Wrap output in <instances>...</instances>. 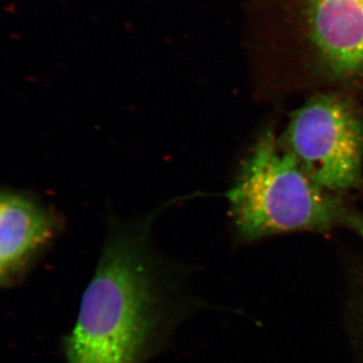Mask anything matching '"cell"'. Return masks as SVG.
Here are the masks:
<instances>
[{"label": "cell", "instance_id": "cell-5", "mask_svg": "<svg viewBox=\"0 0 363 363\" xmlns=\"http://www.w3.org/2000/svg\"><path fill=\"white\" fill-rule=\"evenodd\" d=\"M62 219L56 210L23 191L6 189L0 198V283H21L56 240Z\"/></svg>", "mask_w": 363, "mask_h": 363}, {"label": "cell", "instance_id": "cell-6", "mask_svg": "<svg viewBox=\"0 0 363 363\" xmlns=\"http://www.w3.org/2000/svg\"><path fill=\"white\" fill-rule=\"evenodd\" d=\"M347 314L353 348L360 363H363V255L357 260L350 274Z\"/></svg>", "mask_w": 363, "mask_h": 363}, {"label": "cell", "instance_id": "cell-4", "mask_svg": "<svg viewBox=\"0 0 363 363\" xmlns=\"http://www.w3.org/2000/svg\"><path fill=\"white\" fill-rule=\"evenodd\" d=\"M281 147L320 187L347 196L363 187V107L345 91H316L291 114Z\"/></svg>", "mask_w": 363, "mask_h": 363}, {"label": "cell", "instance_id": "cell-1", "mask_svg": "<svg viewBox=\"0 0 363 363\" xmlns=\"http://www.w3.org/2000/svg\"><path fill=\"white\" fill-rule=\"evenodd\" d=\"M160 211L130 221L109 219L96 269L64 340L67 363L147 362L199 308L184 290L183 269L152 243Z\"/></svg>", "mask_w": 363, "mask_h": 363}, {"label": "cell", "instance_id": "cell-3", "mask_svg": "<svg viewBox=\"0 0 363 363\" xmlns=\"http://www.w3.org/2000/svg\"><path fill=\"white\" fill-rule=\"evenodd\" d=\"M290 89L363 95V0H281Z\"/></svg>", "mask_w": 363, "mask_h": 363}, {"label": "cell", "instance_id": "cell-2", "mask_svg": "<svg viewBox=\"0 0 363 363\" xmlns=\"http://www.w3.org/2000/svg\"><path fill=\"white\" fill-rule=\"evenodd\" d=\"M236 240L346 230L363 240V209L320 187L286 154L272 126L260 131L227 193Z\"/></svg>", "mask_w": 363, "mask_h": 363}]
</instances>
